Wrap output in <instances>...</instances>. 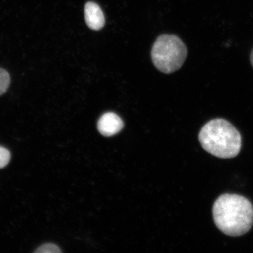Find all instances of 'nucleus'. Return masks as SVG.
<instances>
[{
	"instance_id": "f257e3e1",
	"label": "nucleus",
	"mask_w": 253,
	"mask_h": 253,
	"mask_svg": "<svg viewBox=\"0 0 253 253\" xmlns=\"http://www.w3.org/2000/svg\"><path fill=\"white\" fill-rule=\"evenodd\" d=\"M215 224L221 232L230 236L245 235L253 223V207L248 199L237 194L220 196L213 207Z\"/></svg>"
},
{
	"instance_id": "6e6552de",
	"label": "nucleus",
	"mask_w": 253,
	"mask_h": 253,
	"mask_svg": "<svg viewBox=\"0 0 253 253\" xmlns=\"http://www.w3.org/2000/svg\"><path fill=\"white\" fill-rule=\"evenodd\" d=\"M10 159V152L7 148L0 146V169L7 166Z\"/></svg>"
},
{
	"instance_id": "1a4fd4ad",
	"label": "nucleus",
	"mask_w": 253,
	"mask_h": 253,
	"mask_svg": "<svg viewBox=\"0 0 253 253\" xmlns=\"http://www.w3.org/2000/svg\"><path fill=\"white\" fill-rule=\"evenodd\" d=\"M251 62L253 67V49L252 50L251 55Z\"/></svg>"
},
{
	"instance_id": "7ed1b4c3",
	"label": "nucleus",
	"mask_w": 253,
	"mask_h": 253,
	"mask_svg": "<svg viewBox=\"0 0 253 253\" xmlns=\"http://www.w3.org/2000/svg\"><path fill=\"white\" fill-rule=\"evenodd\" d=\"M188 50L183 41L175 35L158 37L151 51L154 65L161 72L171 74L182 67Z\"/></svg>"
},
{
	"instance_id": "39448f33",
	"label": "nucleus",
	"mask_w": 253,
	"mask_h": 253,
	"mask_svg": "<svg viewBox=\"0 0 253 253\" xmlns=\"http://www.w3.org/2000/svg\"><path fill=\"white\" fill-rule=\"evenodd\" d=\"M84 16L87 26L91 30H100L105 24V18L102 9L96 3H87L84 8Z\"/></svg>"
},
{
	"instance_id": "423d86ee",
	"label": "nucleus",
	"mask_w": 253,
	"mask_h": 253,
	"mask_svg": "<svg viewBox=\"0 0 253 253\" xmlns=\"http://www.w3.org/2000/svg\"><path fill=\"white\" fill-rule=\"evenodd\" d=\"M10 84V77L8 72L0 68V96L7 91Z\"/></svg>"
},
{
	"instance_id": "20e7f679",
	"label": "nucleus",
	"mask_w": 253,
	"mask_h": 253,
	"mask_svg": "<svg viewBox=\"0 0 253 253\" xmlns=\"http://www.w3.org/2000/svg\"><path fill=\"white\" fill-rule=\"evenodd\" d=\"M124 123L116 114L109 112L104 114L97 123V129L101 134L111 137L118 134L123 128Z\"/></svg>"
},
{
	"instance_id": "f03ea898",
	"label": "nucleus",
	"mask_w": 253,
	"mask_h": 253,
	"mask_svg": "<svg viewBox=\"0 0 253 253\" xmlns=\"http://www.w3.org/2000/svg\"><path fill=\"white\" fill-rule=\"evenodd\" d=\"M201 146L208 153L220 158H232L238 155L242 137L230 122L223 119L211 120L199 132Z\"/></svg>"
},
{
	"instance_id": "0eeeda50",
	"label": "nucleus",
	"mask_w": 253,
	"mask_h": 253,
	"mask_svg": "<svg viewBox=\"0 0 253 253\" xmlns=\"http://www.w3.org/2000/svg\"><path fill=\"white\" fill-rule=\"evenodd\" d=\"M61 252V250L59 247L53 243H46L41 245L36 249V251H34V253H60Z\"/></svg>"
}]
</instances>
